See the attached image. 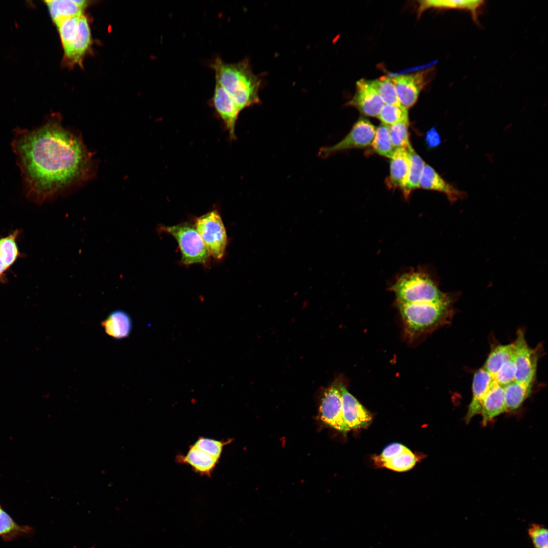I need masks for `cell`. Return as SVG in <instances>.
I'll return each instance as SVG.
<instances>
[{
    "instance_id": "obj_4",
    "label": "cell",
    "mask_w": 548,
    "mask_h": 548,
    "mask_svg": "<svg viewBox=\"0 0 548 548\" xmlns=\"http://www.w3.org/2000/svg\"><path fill=\"white\" fill-rule=\"evenodd\" d=\"M396 303H455L457 294L444 293L427 272L417 269L400 276L390 288Z\"/></svg>"
},
{
    "instance_id": "obj_20",
    "label": "cell",
    "mask_w": 548,
    "mask_h": 548,
    "mask_svg": "<svg viewBox=\"0 0 548 548\" xmlns=\"http://www.w3.org/2000/svg\"><path fill=\"white\" fill-rule=\"evenodd\" d=\"M20 231L15 230L6 236L0 237V282H7L6 272L21 256L17 243Z\"/></svg>"
},
{
    "instance_id": "obj_28",
    "label": "cell",
    "mask_w": 548,
    "mask_h": 548,
    "mask_svg": "<svg viewBox=\"0 0 548 548\" xmlns=\"http://www.w3.org/2000/svg\"><path fill=\"white\" fill-rule=\"evenodd\" d=\"M371 145L378 154L390 159L392 157L395 149L390 139L389 125L382 123L379 126Z\"/></svg>"
},
{
    "instance_id": "obj_27",
    "label": "cell",
    "mask_w": 548,
    "mask_h": 548,
    "mask_svg": "<svg viewBox=\"0 0 548 548\" xmlns=\"http://www.w3.org/2000/svg\"><path fill=\"white\" fill-rule=\"evenodd\" d=\"M32 528L20 525L4 511L0 505V537L5 541L13 540L19 536L31 533Z\"/></svg>"
},
{
    "instance_id": "obj_13",
    "label": "cell",
    "mask_w": 548,
    "mask_h": 548,
    "mask_svg": "<svg viewBox=\"0 0 548 548\" xmlns=\"http://www.w3.org/2000/svg\"><path fill=\"white\" fill-rule=\"evenodd\" d=\"M347 104L365 116L378 117L384 102L369 80L361 79L357 82L355 94Z\"/></svg>"
},
{
    "instance_id": "obj_14",
    "label": "cell",
    "mask_w": 548,
    "mask_h": 548,
    "mask_svg": "<svg viewBox=\"0 0 548 548\" xmlns=\"http://www.w3.org/2000/svg\"><path fill=\"white\" fill-rule=\"evenodd\" d=\"M391 79L401 105L407 109L412 107L425 84L424 73L398 75Z\"/></svg>"
},
{
    "instance_id": "obj_29",
    "label": "cell",
    "mask_w": 548,
    "mask_h": 548,
    "mask_svg": "<svg viewBox=\"0 0 548 548\" xmlns=\"http://www.w3.org/2000/svg\"><path fill=\"white\" fill-rule=\"evenodd\" d=\"M369 82L378 92L384 104L401 106L391 77L383 76L373 80H369Z\"/></svg>"
},
{
    "instance_id": "obj_9",
    "label": "cell",
    "mask_w": 548,
    "mask_h": 548,
    "mask_svg": "<svg viewBox=\"0 0 548 548\" xmlns=\"http://www.w3.org/2000/svg\"><path fill=\"white\" fill-rule=\"evenodd\" d=\"M375 130L374 126L370 121L361 117L355 123L345 138L332 146L322 147L319 151L318 155L325 158L336 152L371 146Z\"/></svg>"
},
{
    "instance_id": "obj_37",
    "label": "cell",
    "mask_w": 548,
    "mask_h": 548,
    "mask_svg": "<svg viewBox=\"0 0 548 548\" xmlns=\"http://www.w3.org/2000/svg\"><path fill=\"white\" fill-rule=\"evenodd\" d=\"M427 144L430 148L438 146L441 143L440 135L437 130L432 128L429 130L426 136Z\"/></svg>"
},
{
    "instance_id": "obj_2",
    "label": "cell",
    "mask_w": 548,
    "mask_h": 548,
    "mask_svg": "<svg viewBox=\"0 0 548 548\" xmlns=\"http://www.w3.org/2000/svg\"><path fill=\"white\" fill-rule=\"evenodd\" d=\"M209 66L214 71L215 81L229 94L241 111L260 103L261 81L253 72L248 58L227 63L217 56Z\"/></svg>"
},
{
    "instance_id": "obj_6",
    "label": "cell",
    "mask_w": 548,
    "mask_h": 548,
    "mask_svg": "<svg viewBox=\"0 0 548 548\" xmlns=\"http://www.w3.org/2000/svg\"><path fill=\"white\" fill-rule=\"evenodd\" d=\"M159 228L160 231L170 234L177 241L183 264L190 265L207 262L210 254L194 225L186 222L172 226L162 225Z\"/></svg>"
},
{
    "instance_id": "obj_10",
    "label": "cell",
    "mask_w": 548,
    "mask_h": 548,
    "mask_svg": "<svg viewBox=\"0 0 548 548\" xmlns=\"http://www.w3.org/2000/svg\"><path fill=\"white\" fill-rule=\"evenodd\" d=\"M319 412L321 421L326 426L344 434L349 431L344 420L341 396L337 381L323 393Z\"/></svg>"
},
{
    "instance_id": "obj_8",
    "label": "cell",
    "mask_w": 548,
    "mask_h": 548,
    "mask_svg": "<svg viewBox=\"0 0 548 548\" xmlns=\"http://www.w3.org/2000/svg\"><path fill=\"white\" fill-rule=\"evenodd\" d=\"M513 360L516 368L515 381L532 384L536 373L537 365L541 353V345L531 348L527 342L523 329L517 331Z\"/></svg>"
},
{
    "instance_id": "obj_35",
    "label": "cell",
    "mask_w": 548,
    "mask_h": 548,
    "mask_svg": "<svg viewBox=\"0 0 548 548\" xmlns=\"http://www.w3.org/2000/svg\"><path fill=\"white\" fill-rule=\"evenodd\" d=\"M528 532L535 548H548V531L544 526L532 524Z\"/></svg>"
},
{
    "instance_id": "obj_24",
    "label": "cell",
    "mask_w": 548,
    "mask_h": 548,
    "mask_svg": "<svg viewBox=\"0 0 548 548\" xmlns=\"http://www.w3.org/2000/svg\"><path fill=\"white\" fill-rule=\"evenodd\" d=\"M532 386L515 381L503 387L506 412L518 409L531 394Z\"/></svg>"
},
{
    "instance_id": "obj_25",
    "label": "cell",
    "mask_w": 548,
    "mask_h": 548,
    "mask_svg": "<svg viewBox=\"0 0 548 548\" xmlns=\"http://www.w3.org/2000/svg\"><path fill=\"white\" fill-rule=\"evenodd\" d=\"M514 351V342L496 346L491 350L483 367L493 377L505 362L513 358Z\"/></svg>"
},
{
    "instance_id": "obj_31",
    "label": "cell",
    "mask_w": 548,
    "mask_h": 548,
    "mask_svg": "<svg viewBox=\"0 0 548 548\" xmlns=\"http://www.w3.org/2000/svg\"><path fill=\"white\" fill-rule=\"evenodd\" d=\"M418 458L408 449L390 460L384 462L381 466L396 471H405L412 468L418 461Z\"/></svg>"
},
{
    "instance_id": "obj_12",
    "label": "cell",
    "mask_w": 548,
    "mask_h": 548,
    "mask_svg": "<svg viewBox=\"0 0 548 548\" xmlns=\"http://www.w3.org/2000/svg\"><path fill=\"white\" fill-rule=\"evenodd\" d=\"M342 400L345 423L349 430L367 427L372 417L358 400L347 390L345 385L338 383Z\"/></svg>"
},
{
    "instance_id": "obj_22",
    "label": "cell",
    "mask_w": 548,
    "mask_h": 548,
    "mask_svg": "<svg viewBox=\"0 0 548 548\" xmlns=\"http://www.w3.org/2000/svg\"><path fill=\"white\" fill-rule=\"evenodd\" d=\"M179 460L190 465L195 472L205 475L211 474L219 461V459L193 445L189 447L185 455L179 457Z\"/></svg>"
},
{
    "instance_id": "obj_1",
    "label": "cell",
    "mask_w": 548,
    "mask_h": 548,
    "mask_svg": "<svg viewBox=\"0 0 548 548\" xmlns=\"http://www.w3.org/2000/svg\"><path fill=\"white\" fill-rule=\"evenodd\" d=\"M12 147L25 195L37 204L86 180L91 172V156L81 139L57 116L33 129L16 128Z\"/></svg>"
},
{
    "instance_id": "obj_15",
    "label": "cell",
    "mask_w": 548,
    "mask_h": 548,
    "mask_svg": "<svg viewBox=\"0 0 548 548\" xmlns=\"http://www.w3.org/2000/svg\"><path fill=\"white\" fill-rule=\"evenodd\" d=\"M495 383L492 375L483 367L474 373L472 385V399L465 417L466 423L475 416L481 414L484 399Z\"/></svg>"
},
{
    "instance_id": "obj_33",
    "label": "cell",
    "mask_w": 548,
    "mask_h": 548,
    "mask_svg": "<svg viewBox=\"0 0 548 548\" xmlns=\"http://www.w3.org/2000/svg\"><path fill=\"white\" fill-rule=\"evenodd\" d=\"M229 442L228 440L220 441L212 438L199 437L193 445L219 460L224 447Z\"/></svg>"
},
{
    "instance_id": "obj_7",
    "label": "cell",
    "mask_w": 548,
    "mask_h": 548,
    "mask_svg": "<svg viewBox=\"0 0 548 548\" xmlns=\"http://www.w3.org/2000/svg\"><path fill=\"white\" fill-rule=\"evenodd\" d=\"M194 226L210 256L221 259L226 248L227 235L219 213L213 210L197 218Z\"/></svg>"
},
{
    "instance_id": "obj_18",
    "label": "cell",
    "mask_w": 548,
    "mask_h": 548,
    "mask_svg": "<svg viewBox=\"0 0 548 548\" xmlns=\"http://www.w3.org/2000/svg\"><path fill=\"white\" fill-rule=\"evenodd\" d=\"M44 2L55 25L63 20L83 15L89 3L85 0H49Z\"/></svg>"
},
{
    "instance_id": "obj_30",
    "label": "cell",
    "mask_w": 548,
    "mask_h": 548,
    "mask_svg": "<svg viewBox=\"0 0 548 548\" xmlns=\"http://www.w3.org/2000/svg\"><path fill=\"white\" fill-rule=\"evenodd\" d=\"M378 118L389 126L409 122L407 109L402 106L384 104Z\"/></svg>"
},
{
    "instance_id": "obj_19",
    "label": "cell",
    "mask_w": 548,
    "mask_h": 548,
    "mask_svg": "<svg viewBox=\"0 0 548 548\" xmlns=\"http://www.w3.org/2000/svg\"><path fill=\"white\" fill-rule=\"evenodd\" d=\"M506 412L503 387L496 382L486 395L481 414L484 426L494 418Z\"/></svg>"
},
{
    "instance_id": "obj_26",
    "label": "cell",
    "mask_w": 548,
    "mask_h": 548,
    "mask_svg": "<svg viewBox=\"0 0 548 548\" xmlns=\"http://www.w3.org/2000/svg\"><path fill=\"white\" fill-rule=\"evenodd\" d=\"M410 166L406 182L401 189L406 199H408L412 192L420 187V180L425 164L423 159L411 147L409 149Z\"/></svg>"
},
{
    "instance_id": "obj_3",
    "label": "cell",
    "mask_w": 548,
    "mask_h": 548,
    "mask_svg": "<svg viewBox=\"0 0 548 548\" xmlns=\"http://www.w3.org/2000/svg\"><path fill=\"white\" fill-rule=\"evenodd\" d=\"M454 303H396L400 313L404 337L413 342L449 324Z\"/></svg>"
},
{
    "instance_id": "obj_23",
    "label": "cell",
    "mask_w": 548,
    "mask_h": 548,
    "mask_svg": "<svg viewBox=\"0 0 548 548\" xmlns=\"http://www.w3.org/2000/svg\"><path fill=\"white\" fill-rule=\"evenodd\" d=\"M484 1H436L425 0L419 1L418 13L430 8H444L466 10L471 12L473 18L477 20V10L483 5Z\"/></svg>"
},
{
    "instance_id": "obj_21",
    "label": "cell",
    "mask_w": 548,
    "mask_h": 548,
    "mask_svg": "<svg viewBox=\"0 0 548 548\" xmlns=\"http://www.w3.org/2000/svg\"><path fill=\"white\" fill-rule=\"evenodd\" d=\"M102 327L110 336L117 339L129 336L132 328L131 317L121 310L113 311L102 322Z\"/></svg>"
},
{
    "instance_id": "obj_5",
    "label": "cell",
    "mask_w": 548,
    "mask_h": 548,
    "mask_svg": "<svg viewBox=\"0 0 548 548\" xmlns=\"http://www.w3.org/2000/svg\"><path fill=\"white\" fill-rule=\"evenodd\" d=\"M56 25L65 59L72 64L81 65L91 45V32L87 19L82 15L63 20Z\"/></svg>"
},
{
    "instance_id": "obj_36",
    "label": "cell",
    "mask_w": 548,
    "mask_h": 548,
    "mask_svg": "<svg viewBox=\"0 0 548 548\" xmlns=\"http://www.w3.org/2000/svg\"><path fill=\"white\" fill-rule=\"evenodd\" d=\"M407 449L401 443H393L386 447L380 455L374 458V460L378 464L381 465L384 462L403 452Z\"/></svg>"
},
{
    "instance_id": "obj_32",
    "label": "cell",
    "mask_w": 548,
    "mask_h": 548,
    "mask_svg": "<svg viewBox=\"0 0 548 548\" xmlns=\"http://www.w3.org/2000/svg\"><path fill=\"white\" fill-rule=\"evenodd\" d=\"M408 122L395 124L389 126V133L391 143L395 149H408L411 147L408 132Z\"/></svg>"
},
{
    "instance_id": "obj_34",
    "label": "cell",
    "mask_w": 548,
    "mask_h": 548,
    "mask_svg": "<svg viewBox=\"0 0 548 548\" xmlns=\"http://www.w3.org/2000/svg\"><path fill=\"white\" fill-rule=\"evenodd\" d=\"M516 368L513 358L505 362L493 376L495 382L504 387L515 381Z\"/></svg>"
},
{
    "instance_id": "obj_16",
    "label": "cell",
    "mask_w": 548,
    "mask_h": 548,
    "mask_svg": "<svg viewBox=\"0 0 548 548\" xmlns=\"http://www.w3.org/2000/svg\"><path fill=\"white\" fill-rule=\"evenodd\" d=\"M420 187L443 193L451 203L463 199L467 196L465 192L446 182L433 167L426 163L423 170Z\"/></svg>"
},
{
    "instance_id": "obj_11",
    "label": "cell",
    "mask_w": 548,
    "mask_h": 548,
    "mask_svg": "<svg viewBox=\"0 0 548 548\" xmlns=\"http://www.w3.org/2000/svg\"><path fill=\"white\" fill-rule=\"evenodd\" d=\"M210 102L226 128L230 139L235 140V126L239 108L229 94L217 82H215L214 92Z\"/></svg>"
},
{
    "instance_id": "obj_17",
    "label": "cell",
    "mask_w": 548,
    "mask_h": 548,
    "mask_svg": "<svg viewBox=\"0 0 548 548\" xmlns=\"http://www.w3.org/2000/svg\"><path fill=\"white\" fill-rule=\"evenodd\" d=\"M412 147V146H411ZM399 148L395 149L391 158L390 175L386 183L390 189L400 188L404 187L408 176L410 166V153L409 149Z\"/></svg>"
}]
</instances>
